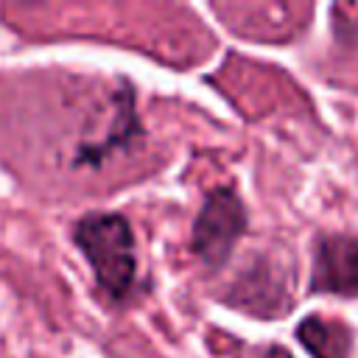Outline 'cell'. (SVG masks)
Wrapping results in <instances>:
<instances>
[{
  "instance_id": "cell-2",
  "label": "cell",
  "mask_w": 358,
  "mask_h": 358,
  "mask_svg": "<svg viewBox=\"0 0 358 358\" xmlns=\"http://www.w3.org/2000/svg\"><path fill=\"white\" fill-rule=\"evenodd\" d=\"M246 232V207L232 187H215L207 193L199 218L193 224V252L207 266H221L238 238Z\"/></svg>"
},
{
  "instance_id": "cell-4",
  "label": "cell",
  "mask_w": 358,
  "mask_h": 358,
  "mask_svg": "<svg viewBox=\"0 0 358 358\" xmlns=\"http://www.w3.org/2000/svg\"><path fill=\"white\" fill-rule=\"evenodd\" d=\"M296 338L310 352V358H350L352 352V330L341 319L313 313L299 322Z\"/></svg>"
},
{
  "instance_id": "cell-1",
  "label": "cell",
  "mask_w": 358,
  "mask_h": 358,
  "mask_svg": "<svg viewBox=\"0 0 358 358\" xmlns=\"http://www.w3.org/2000/svg\"><path fill=\"white\" fill-rule=\"evenodd\" d=\"M73 241L90 263L101 294L109 302H123L137 280L134 232L120 213H90L76 221Z\"/></svg>"
},
{
  "instance_id": "cell-3",
  "label": "cell",
  "mask_w": 358,
  "mask_h": 358,
  "mask_svg": "<svg viewBox=\"0 0 358 358\" xmlns=\"http://www.w3.org/2000/svg\"><path fill=\"white\" fill-rule=\"evenodd\" d=\"M310 291L358 296V235H322L316 241Z\"/></svg>"
},
{
  "instance_id": "cell-5",
  "label": "cell",
  "mask_w": 358,
  "mask_h": 358,
  "mask_svg": "<svg viewBox=\"0 0 358 358\" xmlns=\"http://www.w3.org/2000/svg\"><path fill=\"white\" fill-rule=\"evenodd\" d=\"M257 358H294V355H291L288 350H282L280 344H271V347H266V350H263Z\"/></svg>"
}]
</instances>
